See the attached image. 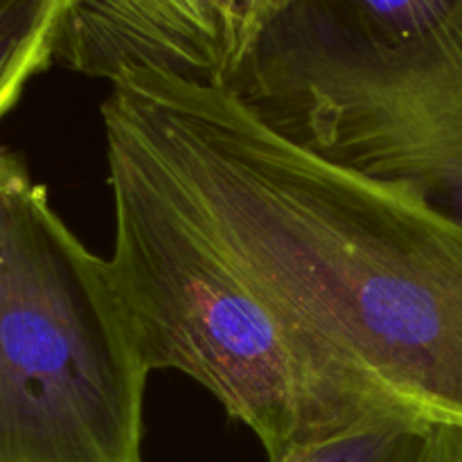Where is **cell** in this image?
<instances>
[{"instance_id":"1","label":"cell","mask_w":462,"mask_h":462,"mask_svg":"<svg viewBox=\"0 0 462 462\" xmlns=\"http://www.w3.org/2000/svg\"><path fill=\"white\" fill-rule=\"evenodd\" d=\"M99 113L108 174L179 217L338 370L462 427V226L284 138L230 88L126 70Z\"/></svg>"},{"instance_id":"2","label":"cell","mask_w":462,"mask_h":462,"mask_svg":"<svg viewBox=\"0 0 462 462\" xmlns=\"http://www.w3.org/2000/svg\"><path fill=\"white\" fill-rule=\"evenodd\" d=\"M106 183L108 264L144 365L206 388L260 440L266 462H289L388 420H422L338 370L271 314L152 194L116 174Z\"/></svg>"},{"instance_id":"3","label":"cell","mask_w":462,"mask_h":462,"mask_svg":"<svg viewBox=\"0 0 462 462\" xmlns=\"http://www.w3.org/2000/svg\"><path fill=\"white\" fill-rule=\"evenodd\" d=\"M149 374L108 257L0 149V462H144Z\"/></svg>"},{"instance_id":"4","label":"cell","mask_w":462,"mask_h":462,"mask_svg":"<svg viewBox=\"0 0 462 462\" xmlns=\"http://www.w3.org/2000/svg\"><path fill=\"white\" fill-rule=\"evenodd\" d=\"M233 93L300 147L418 194L462 226V7L404 43L298 0Z\"/></svg>"},{"instance_id":"5","label":"cell","mask_w":462,"mask_h":462,"mask_svg":"<svg viewBox=\"0 0 462 462\" xmlns=\"http://www.w3.org/2000/svg\"><path fill=\"white\" fill-rule=\"evenodd\" d=\"M298 0H66L54 63L93 79L153 70L233 88Z\"/></svg>"},{"instance_id":"6","label":"cell","mask_w":462,"mask_h":462,"mask_svg":"<svg viewBox=\"0 0 462 462\" xmlns=\"http://www.w3.org/2000/svg\"><path fill=\"white\" fill-rule=\"evenodd\" d=\"M63 9L66 0H0V120L54 63Z\"/></svg>"},{"instance_id":"7","label":"cell","mask_w":462,"mask_h":462,"mask_svg":"<svg viewBox=\"0 0 462 462\" xmlns=\"http://www.w3.org/2000/svg\"><path fill=\"white\" fill-rule=\"evenodd\" d=\"M365 433L368 429L338 438V440L316 447L307 454L296 456L289 462H365Z\"/></svg>"}]
</instances>
